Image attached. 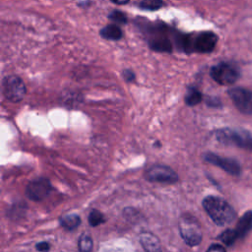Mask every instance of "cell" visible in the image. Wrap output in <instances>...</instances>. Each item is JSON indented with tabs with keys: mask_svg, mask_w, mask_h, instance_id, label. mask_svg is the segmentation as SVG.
<instances>
[{
	"mask_svg": "<svg viewBox=\"0 0 252 252\" xmlns=\"http://www.w3.org/2000/svg\"><path fill=\"white\" fill-rule=\"evenodd\" d=\"M162 0H142L140 7L145 10H158L162 6Z\"/></svg>",
	"mask_w": 252,
	"mask_h": 252,
	"instance_id": "obj_19",
	"label": "cell"
},
{
	"mask_svg": "<svg viewBox=\"0 0 252 252\" xmlns=\"http://www.w3.org/2000/svg\"><path fill=\"white\" fill-rule=\"evenodd\" d=\"M228 95L236 108L244 114H252V92L243 88L228 90Z\"/></svg>",
	"mask_w": 252,
	"mask_h": 252,
	"instance_id": "obj_8",
	"label": "cell"
},
{
	"mask_svg": "<svg viewBox=\"0 0 252 252\" xmlns=\"http://www.w3.org/2000/svg\"><path fill=\"white\" fill-rule=\"evenodd\" d=\"M35 248L39 252H48L49 249H50V244L46 241H41V242L36 244Z\"/></svg>",
	"mask_w": 252,
	"mask_h": 252,
	"instance_id": "obj_21",
	"label": "cell"
},
{
	"mask_svg": "<svg viewBox=\"0 0 252 252\" xmlns=\"http://www.w3.org/2000/svg\"><path fill=\"white\" fill-rule=\"evenodd\" d=\"M203 208L218 225L228 224L236 217L233 208L226 201L217 196H207L203 200Z\"/></svg>",
	"mask_w": 252,
	"mask_h": 252,
	"instance_id": "obj_1",
	"label": "cell"
},
{
	"mask_svg": "<svg viewBox=\"0 0 252 252\" xmlns=\"http://www.w3.org/2000/svg\"><path fill=\"white\" fill-rule=\"evenodd\" d=\"M50 181L44 177L36 178L31 181L26 188V195L32 201H41L45 199L51 191Z\"/></svg>",
	"mask_w": 252,
	"mask_h": 252,
	"instance_id": "obj_9",
	"label": "cell"
},
{
	"mask_svg": "<svg viewBox=\"0 0 252 252\" xmlns=\"http://www.w3.org/2000/svg\"><path fill=\"white\" fill-rule=\"evenodd\" d=\"M203 96L202 94L195 88H190L187 91V94L185 95V102L189 106L196 105L201 102Z\"/></svg>",
	"mask_w": 252,
	"mask_h": 252,
	"instance_id": "obj_16",
	"label": "cell"
},
{
	"mask_svg": "<svg viewBox=\"0 0 252 252\" xmlns=\"http://www.w3.org/2000/svg\"><path fill=\"white\" fill-rule=\"evenodd\" d=\"M2 92L8 100L18 102L26 94V86L20 77L10 75L5 77L2 82Z\"/></svg>",
	"mask_w": 252,
	"mask_h": 252,
	"instance_id": "obj_4",
	"label": "cell"
},
{
	"mask_svg": "<svg viewBox=\"0 0 252 252\" xmlns=\"http://www.w3.org/2000/svg\"><path fill=\"white\" fill-rule=\"evenodd\" d=\"M146 178L151 182L172 184L178 180L177 173L164 164H155L149 167L145 173Z\"/></svg>",
	"mask_w": 252,
	"mask_h": 252,
	"instance_id": "obj_7",
	"label": "cell"
},
{
	"mask_svg": "<svg viewBox=\"0 0 252 252\" xmlns=\"http://www.w3.org/2000/svg\"><path fill=\"white\" fill-rule=\"evenodd\" d=\"M204 158L207 162L220 167L221 169H223L224 171H226L231 175H238L240 173V165L234 159L222 158L213 153L206 154L204 156Z\"/></svg>",
	"mask_w": 252,
	"mask_h": 252,
	"instance_id": "obj_10",
	"label": "cell"
},
{
	"mask_svg": "<svg viewBox=\"0 0 252 252\" xmlns=\"http://www.w3.org/2000/svg\"><path fill=\"white\" fill-rule=\"evenodd\" d=\"M81 223V218L77 214H68L62 216L60 219V224L67 230H73L77 228Z\"/></svg>",
	"mask_w": 252,
	"mask_h": 252,
	"instance_id": "obj_13",
	"label": "cell"
},
{
	"mask_svg": "<svg viewBox=\"0 0 252 252\" xmlns=\"http://www.w3.org/2000/svg\"><path fill=\"white\" fill-rule=\"evenodd\" d=\"M104 221V216L98 210L94 209L89 215V223L92 226H97Z\"/></svg>",
	"mask_w": 252,
	"mask_h": 252,
	"instance_id": "obj_18",
	"label": "cell"
},
{
	"mask_svg": "<svg viewBox=\"0 0 252 252\" xmlns=\"http://www.w3.org/2000/svg\"><path fill=\"white\" fill-rule=\"evenodd\" d=\"M217 140L225 145H235L239 148L252 151V137L246 132L232 129H220L216 132Z\"/></svg>",
	"mask_w": 252,
	"mask_h": 252,
	"instance_id": "obj_3",
	"label": "cell"
},
{
	"mask_svg": "<svg viewBox=\"0 0 252 252\" xmlns=\"http://www.w3.org/2000/svg\"><path fill=\"white\" fill-rule=\"evenodd\" d=\"M110 19H112L114 22H118V23H125L126 22V18H125V15L121 12H118V11H115L113 12L110 16H109Z\"/></svg>",
	"mask_w": 252,
	"mask_h": 252,
	"instance_id": "obj_20",
	"label": "cell"
},
{
	"mask_svg": "<svg viewBox=\"0 0 252 252\" xmlns=\"http://www.w3.org/2000/svg\"><path fill=\"white\" fill-rule=\"evenodd\" d=\"M210 74L214 81L222 86L232 85L239 77L238 69L234 65L224 62L212 67Z\"/></svg>",
	"mask_w": 252,
	"mask_h": 252,
	"instance_id": "obj_5",
	"label": "cell"
},
{
	"mask_svg": "<svg viewBox=\"0 0 252 252\" xmlns=\"http://www.w3.org/2000/svg\"><path fill=\"white\" fill-rule=\"evenodd\" d=\"M102 37L111 40H117L122 37V31L116 25H108L100 31Z\"/></svg>",
	"mask_w": 252,
	"mask_h": 252,
	"instance_id": "obj_14",
	"label": "cell"
},
{
	"mask_svg": "<svg viewBox=\"0 0 252 252\" xmlns=\"http://www.w3.org/2000/svg\"><path fill=\"white\" fill-rule=\"evenodd\" d=\"M252 228V211L246 212L238 220L234 230L239 238L244 237Z\"/></svg>",
	"mask_w": 252,
	"mask_h": 252,
	"instance_id": "obj_12",
	"label": "cell"
},
{
	"mask_svg": "<svg viewBox=\"0 0 252 252\" xmlns=\"http://www.w3.org/2000/svg\"><path fill=\"white\" fill-rule=\"evenodd\" d=\"M189 39L188 43L185 44V48H187L188 51H197L200 53L213 51L218 42V36L212 32H202L194 38Z\"/></svg>",
	"mask_w": 252,
	"mask_h": 252,
	"instance_id": "obj_6",
	"label": "cell"
},
{
	"mask_svg": "<svg viewBox=\"0 0 252 252\" xmlns=\"http://www.w3.org/2000/svg\"><path fill=\"white\" fill-rule=\"evenodd\" d=\"M206 252H226L225 248L220 244H212Z\"/></svg>",
	"mask_w": 252,
	"mask_h": 252,
	"instance_id": "obj_22",
	"label": "cell"
},
{
	"mask_svg": "<svg viewBox=\"0 0 252 252\" xmlns=\"http://www.w3.org/2000/svg\"><path fill=\"white\" fill-rule=\"evenodd\" d=\"M93 238L92 236L87 233L84 232L81 234V236L78 239V249L80 252H91L93 249Z\"/></svg>",
	"mask_w": 252,
	"mask_h": 252,
	"instance_id": "obj_15",
	"label": "cell"
},
{
	"mask_svg": "<svg viewBox=\"0 0 252 252\" xmlns=\"http://www.w3.org/2000/svg\"><path fill=\"white\" fill-rule=\"evenodd\" d=\"M139 240L145 252H161V244L158 236L152 232H142L139 235Z\"/></svg>",
	"mask_w": 252,
	"mask_h": 252,
	"instance_id": "obj_11",
	"label": "cell"
},
{
	"mask_svg": "<svg viewBox=\"0 0 252 252\" xmlns=\"http://www.w3.org/2000/svg\"><path fill=\"white\" fill-rule=\"evenodd\" d=\"M219 238H220L225 245L230 246V245H232V244L235 242V240H236L237 238H239V237H238V235H237V233H236V231H235L234 229H226V230H224V231L219 236Z\"/></svg>",
	"mask_w": 252,
	"mask_h": 252,
	"instance_id": "obj_17",
	"label": "cell"
},
{
	"mask_svg": "<svg viewBox=\"0 0 252 252\" xmlns=\"http://www.w3.org/2000/svg\"><path fill=\"white\" fill-rule=\"evenodd\" d=\"M180 235L189 246H196L202 241V230L197 220L192 216H182L179 220Z\"/></svg>",
	"mask_w": 252,
	"mask_h": 252,
	"instance_id": "obj_2",
	"label": "cell"
},
{
	"mask_svg": "<svg viewBox=\"0 0 252 252\" xmlns=\"http://www.w3.org/2000/svg\"><path fill=\"white\" fill-rule=\"evenodd\" d=\"M113 3L115 4H118V5H123V4H126L129 2V0H111Z\"/></svg>",
	"mask_w": 252,
	"mask_h": 252,
	"instance_id": "obj_23",
	"label": "cell"
}]
</instances>
